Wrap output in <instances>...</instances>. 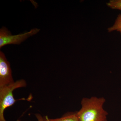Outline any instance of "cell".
I'll list each match as a JSON object with an SVG mask.
<instances>
[{
    "label": "cell",
    "mask_w": 121,
    "mask_h": 121,
    "mask_svg": "<svg viewBox=\"0 0 121 121\" xmlns=\"http://www.w3.org/2000/svg\"><path fill=\"white\" fill-rule=\"evenodd\" d=\"M106 101L103 97H92L83 98L82 107L76 112L80 121H107L108 112L103 108Z\"/></svg>",
    "instance_id": "1"
},
{
    "label": "cell",
    "mask_w": 121,
    "mask_h": 121,
    "mask_svg": "<svg viewBox=\"0 0 121 121\" xmlns=\"http://www.w3.org/2000/svg\"><path fill=\"white\" fill-rule=\"evenodd\" d=\"M26 85L25 80L21 79L9 85L0 87V121H7L4 116L5 110L13 105L16 101L13 97V91L17 88L25 87Z\"/></svg>",
    "instance_id": "2"
},
{
    "label": "cell",
    "mask_w": 121,
    "mask_h": 121,
    "mask_svg": "<svg viewBox=\"0 0 121 121\" xmlns=\"http://www.w3.org/2000/svg\"><path fill=\"white\" fill-rule=\"evenodd\" d=\"M40 31L37 28L18 35H12L11 32L5 27L0 29V48L9 44L19 45L28 38L36 35Z\"/></svg>",
    "instance_id": "3"
},
{
    "label": "cell",
    "mask_w": 121,
    "mask_h": 121,
    "mask_svg": "<svg viewBox=\"0 0 121 121\" xmlns=\"http://www.w3.org/2000/svg\"><path fill=\"white\" fill-rule=\"evenodd\" d=\"M15 82L12 75L10 63L5 54L0 51V87L8 86Z\"/></svg>",
    "instance_id": "4"
},
{
    "label": "cell",
    "mask_w": 121,
    "mask_h": 121,
    "mask_svg": "<svg viewBox=\"0 0 121 121\" xmlns=\"http://www.w3.org/2000/svg\"><path fill=\"white\" fill-rule=\"evenodd\" d=\"M45 121H80L76 112H69L64 115L62 117L59 118L51 119L48 116L44 117Z\"/></svg>",
    "instance_id": "5"
},
{
    "label": "cell",
    "mask_w": 121,
    "mask_h": 121,
    "mask_svg": "<svg viewBox=\"0 0 121 121\" xmlns=\"http://www.w3.org/2000/svg\"><path fill=\"white\" fill-rule=\"evenodd\" d=\"M107 31L109 33L117 31L119 32L121 35V14L118 15L114 23L107 28Z\"/></svg>",
    "instance_id": "6"
},
{
    "label": "cell",
    "mask_w": 121,
    "mask_h": 121,
    "mask_svg": "<svg viewBox=\"0 0 121 121\" xmlns=\"http://www.w3.org/2000/svg\"><path fill=\"white\" fill-rule=\"evenodd\" d=\"M106 5L112 9L121 11V0H110Z\"/></svg>",
    "instance_id": "7"
},
{
    "label": "cell",
    "mask_w": 121,
    "mask_h": 121,
    "mask_svg": "<svg viewBox=\"0 0 121 121\" xmlns=\"http://www.w3.org/2000/svg\"><path fill=\"white\" fill-rule=\"evenodd\" d=\"M36 117L37 118L38 121H45L44 118L41 116V115L37 114L35 115Z\"/></svg>",
    "instance_id": "8"
}]
</instances>
